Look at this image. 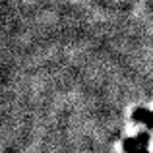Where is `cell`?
<instances>
[{
	"instance_id": "obj_2",
	"label": "cell",
	"mask_w": 153,
	"mask_h": 153,
	"mask_svg": "<svg viewBox=\"0 0 153 153\" xmlns=\"http://www.w3.org/2000/svg\"><path fill=\"white\" fill-rule=\"evenodd\" d=\"M132 120L134 122H142L146 126H149L153 130V111H147V108H136L132 112Z\"/></svg>"
},
{
	"instance_id": "obj_1",
	"label": "cell",
	"mask_w": 153,
	"mask_h": 153,
	"mask_svg": "<svg viewBox=\"0 0 153 153\" xmlns=\"http://www.w3.org/2000/svg\"><path fill=\"white\" fill-rule=\"evenodd\" d=\"M147 143H149V136L146 132H142L136 138L124 140V151L126 153H149L147 151Z\"/></svg>"
}]
</instances>
